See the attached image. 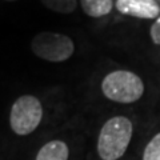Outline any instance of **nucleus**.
<instances>
[{
  "label": "nucleus",
  "instance_id": "nucleus-1",
  "mask_svg": "<svg viewBox=\"0 0 160 160\" xmlns=\"http://www.w3.org/2000/svg\"><path fill=\"white\" fill-rule=\"evenodd\" d=\"M133 133L132 122L126 116H113L103 124L98 139L102 160H118L126 153Z\"/></svg>",
  "mask_w": 160,
  "mask_h": 160
},
{
  "label": "nucleus",
  "instance_id": "nucleus-2",
  "mask_svg": "<svg viewBox=\"0 0 160 160\" xmlns=\"http://www.w3.org/2000/svg\"><path fill=\"white\" fill-rule=\"evenodd\" d=\"M102 92L107 99L115 103L131 104L143 96L144 83L142 78L132 71L116 69L103 79Z\"/></svg>",
  "mask_w": 160,
  "mask_h": 160
},
{
  "label": "nucleus",
  "instance_id": "nucleus-3",
  "mask_svg": "<svg viewBox=\"0 0 160 160\" xmlns=\"http://www.w3.org/2000/svg\"><path fill=\"white\" fill-rule=\"evenodd\" d=\"M42 119L43 106L40 100L32 95H23L12 104L9 112V126L16 135L26 136L39 127Z\"/></svg>",
  "mask_w": 160,
  "mask_h": 160
},
{
  "label": "nucleus",
  "instance_id": "nucleus-4",
  "mask_svg": "<svg viewBox=\"0 0 160 160\" xmlns=\"http://www.w3.org/2000/svg\"><path fill=\"white\" fill-rule=\"evenodd\" d=\"M31 49L38 58L51 63L66 62L73 55V40L64 33L58 32H40L32 39Z\"/></svg>",
  "mask_w": 160,
  "mask_h": 160
},
{
  "label": "nucleus",
  "instance_id": "nucleus-5",
  "mask_svg": "<svg viewBox=\"0 0 160 160\" xmlns=\"http://www.w3.org/2000/svg\"><path fill=\"white\" fill-rule=\"evenodd\" d=\"M116 9L127 16L138 19H156L160 15V6L153 0H116Z\"/></svg>",
  "mask_w": 160,
  "mask_h": 160
},
{
  "label": "nucleus",
  "instance_id": "nucleus-6",
  "mask_svg": "<svg viewBox=\"0 0 160 160\" xmlns=\"http://www.w3.org/2000/svg\"><path fill=\"white\" fill-rule=\"evenodd\" d=\"M69 149L62 140H51L39 149L35 160H68Z\"/></svg>",
  "mask_w": 160,
  "mask_h": 160
},
{
  "label": "nucleus",
  "instance_id": "nucleus-7",
  "mask_svg": "<svg viewBox=\"0 0 160 160\" xmlns=\"http://www.w3.org/2000/svg\"><path fill=\"white\" fill-rule=\"evenodd\" d=\"M83 12L91 18L106 16L113 8V0H80Z\"/></svg>",
  "mask_w": 160,
  "mask_h": 160
},
{
  "label": "nucleus",
  "instance_id": "nucleus-8",
  "mask_svg": "<svg viewBox=\"0 0 160 160\" xmlns=\"http://www.w3.org/2000/svg\"><path fill=\"white\" fill-rule=\"evenodd\" d=\"M43 6L58 13H72L78 7V0H42Z\"/></svg>",
  "mask_w": 160,
  "mask_h": 160
},
{
  "label": "nucleus",
  "instance_id": "nucleus-9",
  "mask_svg": "<svg viewBox=\"0 0 160 160\" xmlns=\"http://www.w3.org/2000/svg\"><path fill=\"white\" fill-rule=\"evenodd\" d=\"M143 160H160V132L155 135L144 148Z\"/></svg>",
  "mask_w": 160,
  "mask_h": 160
},
{
  "label": "nucleus",
  "instance_id": "nucleus-10",
  "mask_svg": "<svg viewBox=\"0 0 160 160\" xmlns=\"http://www.w3.org/2000/svg\"><path fill=\"white\" fill-rule=\"evenodd\" d=\"M149 36H151V40H152L153 44L160 46V15L155 19L153 24L151 26V29H149Z\"/></svg>",
  "mask_w": 160,
  "mask_h": 160
},
{
  "label": "nucleus",
  "instance_id": "nucleus-11",
  "mask_svg": "<svg viewBox=\"0 0 160 160\" xmlns=\"http://www.w3.org/2000/svg\"><path fill=\"white\" fill-rule=\"evenodd\" d=\"M6 2H16V0H6Z\"/></svg>",
  "mask_w": 160,
  "mask_h": 160
},
{
  "label": "nucleus",
  "instance_id": "nucleus-12",
  "mask_svg": "<svg viewBox=\"0 0 160 160\" xmlns=\"http://www.w3.org/2000/svg\"><path fill=\"white\" fill-rule=\"evenodd\" d=\"M153 2H156V0H153Z\"/></svg>",
  "mask_w": 160,
  "mask_h": 160
}]
</instances>
